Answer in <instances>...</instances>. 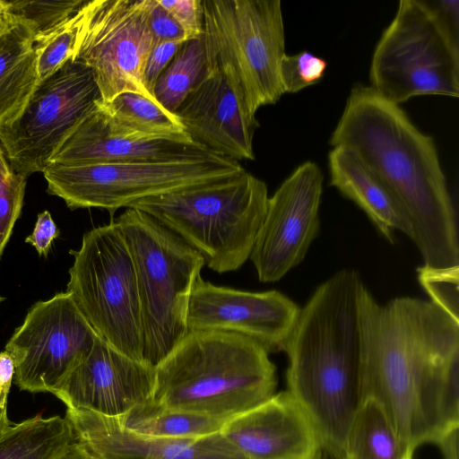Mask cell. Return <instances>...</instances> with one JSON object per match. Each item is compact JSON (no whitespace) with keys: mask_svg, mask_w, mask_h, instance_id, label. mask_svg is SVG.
Here are the masks:
<instances>
[{"mask_svg":"<svg viewBox=\"0 0 459 459\" xmlns=\"http://www.w3.org/2000/svg\"><path fill=\"white\" fill-rule=\"evenodd\" d=\"M327 67L326 61L308 51L285 55L281 78L285 93H296L320 82Z\"/></svg>","mask_w":459,"mask_h":459,"instance_id":"30","label":"cell"},{"mask_svg":"<svg viewBox=\"0 0 459 459\" xmlns=\"http://www.w3.org/2000/svg\"><path fill=\"white\" fill-rule=\"evenodd\" d=\"M361 395L384 409L414 449L437 431V402L459 360V322L432 301L398 297L378 304L365 286L360 299Z\"/></svg>","mask_w":459,"mask_h":459,"instance_id":"1","label":"cell"},{"mask_svg":"<svg viewBox=\"0 0 459 459\" xmlns=\"http://www.w3.org/2000/svg\"><path fill=\"white\" fill-rule=\"evenodd\" d=\"M458 271L459 267L433 269L422 265L418 269V276L430 301L459 322Z\"/></svg>","mask_w":459,"mask_h":459,"instance_id":"31","label":"cell"},{"mask_svg":"<svg viewBox=\"0 0 459 459\" xmlns=\"http://www.w3.org/2000/svg\"><path fill=\"white\" fill-rule=\"evenodd\" d=\"M155 44L147 0L88 1L74 59L91 70L102 102L123 92L158 102L144 80L145 64Z\"/></svg>","mask_w":459,"mask_h":459,"instance_id":"12","label":"cell"},{"mask_svg":"<svg viewBox=\"0 0 459 459\" xmlns=\"http://www.w3.org/2000/svg\"><path fill=\"white\" fill-rule=\"evenodd\" d=\"M237 160L204 151L163 160L66 166L42 171L48 192L70 209L100 208L113 214L143 198L230 178L244 171Z\"/></svg>","mask_w":459,"mask_h":459,"instance_id":"9","label":"cell"},{"mask_svg":"<svg viewBox=\"0 0 459 459\" xmlns=\"http://www.w3.org/2000/svg\"><path fill=\"white\" fill-rule=\"evenodd\" d=\"M59 236V230L48 211L38 214L32 233L25 242L31 244L39 255L47 256L53 240Z\"/></svg>","mask_w":459,"mask_h":459,"instance_id":"36","label":"cell"},{"mask_svg":"<svg viewBox=\"0 0 459 459\" xmlns=\"http://www.w3.org/2000/svg\"><path fill=\"white\" fill-rule=\"evenodd\" d=\"M10 18L9 13H6L4 17L0 18V30L6 25Z\"/></svg>","mask_w":459,"mask_h":459,"instance_id":"45","label":"cell"},{"mask_svg":"<svg viewBox=\"0 0 459 459\" xmlns=\"http://www.w3.org/2000/svg\"><path fill=\"white\" fill-rule=\"evenodd\" d=\"M15 364L7 351H0V407L7 410L8 394L14 377Z\"/></svg>","mask_w":459,"mask_h":459,"instance_id":"38","label":"cell"},{"mask_svg":"<svg viewBox=\"0 0 459 459\" xmlns=\"http://www.w3.org/2000/svg\"><path fill=\"white\" fill-rule=\"evenodd\" d=\"M276 384V368L256 342L189 331L155 368L152 401L227 422L269 400Z\"/></svg>","mask_w":459,"mask_h":459,"instance_id":"4","label":"cell"},{"mask_svg":"<svg viewBox=\"0 0 459 459\" xmlns=\"http://www.w3.org/2000/svg\"><path fill=\"white\" fill-rule=\"evenodd\" d=\"M13 423L10 421L7 410L0 407V437L6 432Z\"/></svg>","mask_w":459,"mask_h":459,"instance_id":"42","label":"cell"},{"mask_svg":"<svg viewBox=\"0 0 459 459\" xmlns=\"http://www.w3.org/2000/svg\"><path fill=\"white\" fill-rule=\"evenodd\" d=\"M183 30L186 40L198 38L204 31L202 0H158Z\"/></svg>","mask_w":459,"mask_h":459,"instance_id":"33","label":"cell"},{"mask_svg":"<svg viewBox=\"0 0 459 459\" xmlns=\"http://www.w3.org/2000/svg\"><path fill=\"white\" fill-rule=\"evenodd\" d=\"M300 308L278 290L253 292L195 279L189 297V331H222L252 339L268 353L284 351Z\"/></svg>","mask_w":459,"mask_h":459,"instance_id":"15","label":"cell"},{"mask_svg":"<svg viewBox=\"0 0 459 459\" xmlns=\"http://www.w3.org/2000/svg\"><path fill=\"white\" fill-rule=\"evenodd\" d=\"M357 271L342 269L300 309L285 348L288 391L310 420L321 447L342 459L362 402L360 299Z\"/></svg>","mask_w":459,"mask_h":459,"instance_id":"3","label":"cell"},{"mask_svg":"<svg viewBox=\"0 0 459 459\" xmlns=\"http://www.w3.org/2000/svg\"><path fill=\"white\" fill-rule=\"evenodd\" d=\"M437 446L443 453L444 459H458V429L449 433Z\"/></svg>","mask_w":459,"mask_h":459,"instance_id":"40","label":"cell"},{"mask_svg":"<svg viewBox=\"0 0 459 459\" xmlns=\"http://www.w3.org/2000/svg\"><path fill=\"white\" fill-rule=\"evenodd\" d=\"M98 336L69 292L36 302L5 345L14 359L15 384L30 393L53 394Z\"/></svg>","mask_w":459,"mask_h":459,"instance_id":"13","label":"cell"},{"mask_svg":"<svg viewBox=\"0 0 459 459\" xmlns=\"http://www.w3.org/2000/svg\"><path fill=\"white\" fill-rule=\"evenodd\" d=\"M100 101L91 70L78 59L39 82L20 116L0 128L12 171L25 178L42 172Z\"/></svg>","mask_w":459,"mask_h":459,"instance_id":"11","label":"cell"},{"mask_svg":"<svg viewBox=\"0 0 459 459\" xmlns=\"http://www.w3.org/2000/svg\"><path fill=\"white\" fill-rule=\"evenodd\" d=\"M84 4L68 19L35 36L34 49L39 82L48 78L69 60H74L79 36L87 13Z\"/></svg>","mask_w":459,"mask_h":459,"instance_id":"28","label":"cell"},{"mask_svg":"<svg viewBox=\"0 0 459 459\" xmlns=\"http://www.w3.org/2000/svg\"><path fill=\"white\" fill-rule=\"evenodd\" d=\"M120 226L134 264L143 324V363L156 368L187 333L186 312L203 256L149 214L126 208Z\"/></svg>","mask_w":459,"mask_h":459,"instance_id":"6","label":"cell"},{"mask_svg":"<svg viewBox=\"0 0 459 459\" xmlns=\"http://www.w3.org/2000/svg\"><path fill=\"white\" fill-rule=\"evenodd\" d=\"M323 173L306 161L269 197L249 259L260 281L281 280L305 257L319 230Z\"/></svg>","mask_w":459,"mask_h":459,"instance_id":"14","label":"cell"},{"mask_svg":"<svg viewBox=\"0 0 459 459\" xmlns=\"http://www.w3.org/2000/svg\"><path fill=\"white\" fill-rule=\"evenodd\" d=\"M370 87L399 105L421 95L459 96V44L423 0H401L377 42Z\"/></svg>","mask_w":459,"mask_h":459,"instance_id":"10","label":"cell"},{"mask_svg":"<svg viewBox=\"0 0 459 459\" xmlns=\"http://www.w3.org/2000/svg\"><path fill=\"white\" fill-rule=\"evenodd\" d=\"M7 2V13L31 22L35 27L36 36H38L68 19L85 1L12 0Z\"/></svg>","mask_w":459,"mask_h":459,"instance_id":"29","label":"cell"},{"mask_svg":"<svg viewBox=\"0 0 459 459\" xmlns=\"http://www.w3.org/2000/svg\"><path fill=\"white\" fill-rule=\"evenodd\" d=\"M316 459H337L331 453L324 448H321Z\"/></svg>","mask_w":459,"mask_h":459,"instance_id":"43","label":"cell"},{"mask_svg":"<svg viewBox=\"0 0 459 459\" xmlns=\"http://www.w3.org/2000/svg\"><path fill=\"white\" fill-rule=\"evenodd\" d=\"M414 450L400 437L383 407L366 398L349 427L342 459H413Z\"/></svg>","mask_w":459,"mask_h":459,"instance_id":"24","label":"cell"},{"mask_svg":"<svg viewBox=\"0 0 459 459\" xmlns=\"http://www.w3.org/2000/svg\"><path fill=\"white\" fill-rule=\"evenodd\" d=\"M26 179L13 171L0 175V259L22 211Z\"/></svg>","mask_w":459,"mask_h":459,"instance_id":"32","label":"cell"},{"mask_svg":"<svg viewBox=\"0 0 459 459\" xmlns=\"http://www.w3.org/2000/svg\"><path fill=\"white\" fill-rule=\"evenodd\" d=\"M330 183L368 215L378 231L391 243L394 232L411 239L409 218L383 180L351 149L335 146L328 154Z\"/></svg>","mask_w":459,"mask_h":459,"instance_id":"21","label":"cell"},{"mask_svg":"<svg viewBox=\"0 0 459 459\" xmlns=\"http://www.w3.org/2000/svg\"><path fill=\"white\" fill-rule=\"evenodd\" d=\"M6 158L4 149L0 146V175L3 177H8L13 172Z\"/></svg>","mask_w":459,"mask_h":459,"instance_id":"41","label":"cell"},{"mask_svg":"<svg viewBox=\"0 0 459 459\" xmlns=\"http://www.w3.org/2000/svg\"><path fill=\"white\" fill-rule=\"evenodd\" d=\"M70 253L74 264L66 291L100 337L143 363L137 279L120 226L111 221L93 228L83 235L81 247Z\"/></svg>","mask_w":459,"mask_h":459,"instance_id":"8","label":"cell"},{"mask_svg":"<svg viewBox=\"0 0 459 459\" xmlns=\"http://www.w3.org/2000/svg\"><path fill=\"white\" fill-rule=\"evenodd\" d=\"M266 184L241 173L139 200L142 211L179 236L211 270L236 271L249 259L264 219Z\"/></svg>","mask_w":459,"mask_h":459,"instance_id":"5","label":"cell"},{"mask_svg":"<svg viewBox=\"0 0 459 459\" xmlns=\"http://www.w3.org/2000/svg\"><path fill=\"white\" fill-rule=\"evenodd\" d=\"M66 408L75 439L102 459H245L222 432L196 438L143 436L114 418Z\"/></svg>","mask_w":459,"mask_h":459,"instance_id":"17","label":"cell"},{"mask_svg":"<svg viewBox=\"0 0 459 459\" xmlns=\"http://www.w3.org/2000/svg\"><path fill=\"white\" fill-rule=\"evenodd\" d=\"M425 2L434 12L451 39L459 44V1L431 0Z\"/></svg>","mask_w":459,"mask_h":459,"instance_id":"37","label":"cell"},{"mask_svg":"<svg viewBox=\"0 0 459 459\" xmlns=\"http://www.w3.org/2000/svg\"><path fill=\"white\" fill-rule=\"evenodd\" d=\"M174 114L198 146L238 162L255 160L253 137L259 124L248 119L219 70L208 67Z\"/></svg>","mask_w":459,"mask_h":459,"instance_id":"19","label":"cell"},{"mask_svg":"<svg viewBox=\"0 0 459 459\" xmlns=\"http://www.w3.org/2000/svg\"><path fill=\"white\" fill-rule=\"evenodd\" d=\"M155 369L98 336L89 354L53 393L66 407L120 419L152 398Z\"/></svg>","mask_w":459,"mask_h":459,"instance_id":"16","label":"cell"},{"mask_svg":"<svg viewBox=\"0 0 459 459\" xmlns=\"http://www.w3.org/2000/svg\"><path fill=\"white\" fill-rule=\"evenodd\" d=\"M147 7L149 24L156 43L165 40H186L181 27L158 0H147Z\"/></svg>","mask_w":459,"mask_h":459,"instance_id":"35","label":"cell"},{"mask_svg":"<svg viewBox=\"0 0 459 459\" xmlns=\"http://www.w3.org/2000/svg\"><path fill=\"white\" fill-rule=\"evenodd\" d=\"M8 13L7 0H0V18L4 17Z\"/></svg>","mask_w":459,"mask_h":459,"instance_id":"44","label":"cell"},{"mask_svg":"<svg viewBox=\"0 0 459 459\" xmlns=\"http://www.w3.org/2000/svg\"><path fill=\"white\" fill-rule=\"evenodd\" d=\"M221 432L245 459H316L321 449L310 420L288 390L230 420Z\"/></svg>","mask_w":459,"mask_h":459,"instance_id":"18","label":"cell"},{"mask_svg":"<svg viewBox=\"0 0 459 459\" xmlns=\"http://www.w3.org/2000/svg\"><path fill=\"white\" fill-rule=\"evenodd\" d=\"M100 102L65 140L50 163L79 166L156 161L208 151L195 143L143 140L116 134L108 126L100 108Z\"/></svg>","mask_w":459,"mask_h":459,"instance_id":"20","label":"cell"},{"mask_svg":"<svg viewBox=\"0 0 459 459\" xmlns=\"http://www.w3.org/2000/svg\"><path fill=\"white\" fill-rule=\"evenodd\" d=\"M116 420L137 434L169 438L206 437L221 432L226 423L206 415L161 406L152 398Z\"/></svg>","mask_w":459,"mask_h":459,"instance_id":"26","label":"cell"},{"mask_svg":"<svg viewBox=\"0 0 459 459\" xmlns=\"http://www.w3.org/2000/svg\"><path fill=\"white\" fill-rule=\"evenodd\" d=\"M4 300V298L0 296V303Z\"/></svg>","mask_w":459,"mask_h":459,"instance_id":"46","label":"cell"},{"mask_svg":"<svg viewBox=\"0 0 459 459\" xmlns=\"http://www.w3.org/2000/svg\"><path fill=\"white\" fill-rule=\"evenodd\" d=\"M330 143L352 150L390 189L411 221L423 265L459 267L455 211L432 136L399 105L356 84Z\"/></svg>","mask_w":459,"mask_h":459,"instance_id":"2","label":"cell"},{"mask_svg":"<svg viewBox=\"0 0 459 459\" xmlns=\"http://www.w3.org/2000/svg\"><path fill=\"white\" fill-rule=\"evenodd\" d=\"M74 439L65 417L37 415L12 424L0 437V459H56Z\"/></svg>","mask_w":459,"mask_h":459,"instance_id":"25","label":"cell"},{"mask_svg":"<svg viewBox=\"0 0 459 459\" xmlns=\"http://www.w3.org/2000/svg\"><path fill=\"white\" fill-rule=\"evenodd\" d=\"M208 74L204 36L186 40L154 86L156 100L174 113Z\"/></svg>","mask_w":459,"mask_h":459,"instance_id":"27","label":"cell"},{"mask_svg":"<svg viewBox=\"0 0 459 459\" xmlns=\"http://www.w3.org/2000/svg\"><path fill=\"white\" fill-rule=\"evenodd\" d=\"M100 108L116 134L143 140H167L194 143L179 118L160 103L138 93L123 92Z\"/></svg>","mask_w":459,"mask_h":459,"instance_id":"23","label":"cell"},{"mask_svg":"<svg viewBox=\"0 0 459 459\" xmlns=\"http://www.w3.org/2000/svg\"><path fill=\"white\" fill-rule=\"evenodd\" d=\"M186 40H165L157 42L151 50L144 67V80L154 95V86L174 56ZM156 99V98H155Z\"/></svg>","mask_w":459,"mask_h":459,"instance_id":"34","label":"cell"},{"mask_svg":"<svg viewBox=\"0 0 459 459\" xmlns=\"http://www.w3.org/2000/svg\"><path fill=\"white\" fill-rule=\"evenodd\" d=\"M56 459H102L74 439Z\"/></svg>","mask_w":459,"mask_h":459,"instance_id":"39","label":"cell"},{"mask_svg":"<svg viewBox=\"0 0 459 459\" xmlns=\"http://www.w3.org/2000/svg\"><path fill=\"white\" fill-rule=\"evenodd\" d=\"M0 30V128L22 113L39 84L34 25L10 14Z\"/></svg>","mask_w":459,"mask_h":459,"instance_id":"22","label":"cell"},{"mask_svg":"<svg viewBox=\"0 0 459 459\" xmlns=\"http://www.w3.org/2000/svg\"><path fill=\"white\" fill-rule=\"evenodd\" d=\"M208 67L226 78L248 119L285 94V35L280 0H202Z\"/></svg>","mask_w":459,"mask_h":459,"instance_id":"7","label":"cell"}]
</instances>
